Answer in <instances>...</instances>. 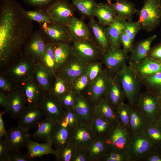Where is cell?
Instances as JSON below:
<instances>
[{"label": "cell", "mask_w": 161, "mask_h": 161, "mask_svg": "<svg viewBox=\"0 0 161 161\" xmlns=\"http://www.w3.org/2000/svg\"><path fill=\"white\" fill-rule=\"evenodd\" d=\"M88 64L74 54L70 61L58 71V75L71 86L76 78L86 72Z\"/></svg>", "instance_id": "4fadbf2b"}, {"label": "cell", "mask_w": 161, "mask_h": 161, "mask_svg": "<svg viewBox=\"0 0 161 161\" xmlns=\"http://www.w3.org/2000/svg\"><path fill=\"white\" fill-rule=\"evenodd\" d=\"M138 13L141 29L148 32H152L161 21V0H144Z\"/></svg>", "instance_id": "3957f363"}, {"label": "cell", "mask_w": 161, "mask_h": 161, "mask_svg": "<svg viewBox=\"0 0 161 161\" xmlns=\"http://www.w3.org/2000/svg\"><path fill=\"white\" fill-rule=\"evenodd\" d=\"M55 80L50 95L58 99L72 89L71 86L58 75L56 74Z\"/></svg>", "instance_id": "d590c367"}, {"label": "cell", "mask_w": 161, "mask_h": 161, "mask_svg": "<svg viewBox=\"0 0 161 161\" xmlns=\"http://www.w3.org/2000/svg\"><path fill=\"white\" fill-rule=\"evenodd\" d=\"M0 88L2 91L8 92V94L13 91L11 83L7 79L2 76L0 77Z\"/></svg>", "instance_id": "91938a15"}, {"label": "cell", "mask_w": 161, "mask_h": 161, "mask_svg": "<svg viewBox=\"0 0 161 161\" xmlns=\"http://www.w3.org/2000/svg\"><path fill=\"white\" fill-rule=\"evenodd\" d=\"M26 57L13 67L11 71L13 75L23 81L30 77V74L34 70L35 65L32 64L33 60L26 55Z\"/></svg>", "instance_id": "d6a6232c"}, {"label": "cell", "mask_w": 161, "mask_h": 161, "mask_svg": "<svg viewBox=\"0 0 161 161\" xmlns=\"http://www.w3.org/2000/svg\"><path fill=\"white\" fill-rule=\"evenodd\" d=\"M89 84L86 72L76 78L71 85L72 89L76 93L82 94Z\"/></svg>", "instance_id": "681fc988"}, {"label": "cell", "mask_w": 161, "mask_h": 161, "mask_svg": "<svg viewBox=\"0 0 161 161\" xmlns=\"http://www.w3.org/2000/svg\"><path fill=\"white\" fill-rule=\"evenodd\" d=\"M47 44L39 30H36L24 45L25 55L32 59L41 60L45 52Z\"/></svg>", "instance_id": "5bb4252c"}, {"label": "cell", "mask_w": 161, "mask_h": 161, "mask_svg": "<svg viewBox=\"0 0 161 161\" xmlns=\"http://www.w3.org/2000/svg\"><path fill=\"white\" fill-rule=\"evenodd\" d=\"M102 60L88 64L86 72L89 84L95 79L102 73L104 69Z\"/></svg>", "instance_id": "7dc6e473"}, {"label": "cell", "mask_w": 161, "mask_h": 161, "mask_svg": "<svg viewBox=\"0 0 161 161\" xmlns=\"http://www.w3.org/2000/svg\"><path fill=\"white\" fill-rule=\"evenodd\" d=\"M144 161H161V157L152 151L147 155Z\"/></svg>", "instance_id": "be15d7a7"}, {"label": "cell", "mask_w": 161, "mask_h": 161, "mask_svg": "<svg viewBox=\"0 0 161 161\" xmlns=\"http://www.w3.org/2000/svg\"><path fill=\"white\" fill-rule=\"evenodd\" d=\"M72 4L77 10L84 18L94 17L93 13L97 4L95 0H71Z\"/></svg>", "instance_id": "e575fe53"}, {"label": "cell", "mask_w": 161, "mask_h": 161, "mask_svg": "<svg viewBox=\"0 0 161 161\" xmlns=\"http://www.w3.org/2000/svg\"><path fill=\"white\" fill-rule=\"evenodd\" d=\"M8 95H6L5 93L1 91L0 92V105L3 107L5 110H6L8 103Z\"/></svg>", "instance_id": "6125c7cd"}, {"label": "cell", "mask_w": 161, "mask_h": 161, "mask_svg": "<svg viewBox=\"0 0 161 161\" xmlns=\"http://www.w3.org/2000/svg\"><path fill=\"white\" fill-rule=\"evenodd\" d=\"M55 44L47 43L45 52L41 60L44 65L55 75Z\"/></svg>", "instance_id": "ab89813d"}, {"label": "cell", "mask_w": 161, "mask_h": 161, "mask_svg": "<svg viewBox=\"0 0 161 161\" xmlns=\"http://www.w3.org/2000/svg\"><path fill=\"white\" fill-rule=\"evenodd\" d=\"M130 65L142 80L149 76L161 72V62L148 57L137 64Z\"/></svg>", "instance_id": "cb8c5ba5"}, {"label": "cell", "mask_w": 161, "mask_h": 161, "mask_svg": "<svg viewBox=\"0 0 161 161\" xmlns=\"http://www.w3.org/2000/svg\"><path fill=\"white\" fill-rule=\"evenodd\" d=\"M34 71L37 83L42 89L46 92L50 90L53 73L44 64L38 63L35 65Z\"/></svg>", "instance_id": "1f68e13d"}, {"label": "cell", "mask_w": 161, "mask_h": 161, "mask_svg": "<svg viewBox=\"0 0 161 161\" xmlns=\"http://www.w3.org/2000/svg\"><path fill=\"white\" fill-rule=\"evenodd\" d=\"M74 112L72 109L65 110L63 116L58 121V125L69 129L72 126L76 120L75 113Z\"/></svg>", "instance_id": "816d5d0a"}, {"label": "cell", "mask_w": 161, "mask_h": 161, "mask_svg": "<svg viewBox=\"0 0 161 161\" xmlns=\"http://www.w3.org/2000/svg\"><path fill=\"white\" fill-rule=\"evenodd\" d=\"M141 29V26L139 21H126L124 30L131 42H134L136 36L138 31Z\"/></svg>", "instance_id": "f907efd6"}, {"label": "cell", "mask_w": 161, "mask_h": 161, "mask_svg": "<svg viewBox=\"0 0 161 161\" xmlns=\"http://www.w3.org/2000/svg\"><path fill=\"white\" fill-rule=\"evenodd\" d=\"M56 0H23L27 4L34 7L35 9L45 10Z\"/></svg>", "instance_id": "db71d44e"}, {"label": "cell", "mask_w": 161, "mask_h": 161, "mask_svg": "<svg viewBox=\"0 0 161 161\" xmlns=\"http://www.w3.org/2000/svg\"><path fill=\"white\" fill-rule=\"evenodd\" d=\"M38 24L39 30L47 43L72 42L67 26L53 22Z\"/></svg>", "instance_id": "8992f818"}, {"label": "cell", "mask_w": 161, "mask_h": 161, "mask_svg": "<svg viewBox=\"0 0 161 161\" xmlns=\"http://www.w3.org/2000/svg\"><path fill=\"white\" fill-rule=\"evenodd\" d=\"M142 81L146 91L157 95L161 92V72L144 78Z\"/></svg>", "instance_id": "8d00e7d4"}, {"label": "cell", "mask_w": 161, "mask_h": 161, "mask_svg": "<svg viewBox=\"0 0 161 161\" xmlns=\"http://www.w3.org/2000/svg\"><path fill=\"white\" fill-rule=\"evenodd\" d=\"M131 106L124 102L116 109L117 121L123 125L130 134V113Z\"/></svg>", "instance_id": "f35d334b"}, {"label": "cell", "mask_w": 161, "mask_h": 161, "mask_svg": "<svg viewBox=\"0 0 161 161\" xmlns=\"http://www.w3.org/2000/svg\"><path fill=\"white\" fill-rule=\"evenodd\" d=\"M39 105L26 107L18 119V126L29 130L37 126L44 116Z\"/></svg>", "instance_id": "e0dca14e"}, {"label": "cell", "mask_w": 161, "mask_h": 161, "mask_svg": "<svg viewBox=\"0 0 161 161\" xmlns=\"http://www.w3.org/2000/svg\"><path fill=\"white\" fill-rule=\"evenodd\" d=\"M51 140L46 143H40L30 140L27 147L29 157L31 159L49 154H54L55 151L52 148Z\"/></svg>", "instance_id": "f546056e"}, {"label": "cell", "mask_w": 161, "mask_h": 161, "mask_svg": "<svg viewBox=\"0 0 161 161\" xmlns=\"http://www.w3.org/2000/svg\"><path fill=\"white\" fill-rule=\"evenodd\" d=\"M143 133L154 145L161 142V127L154 122L149 123Z\"/></svg>", "instance_id": "7bdbcfd3"}, {"label": "cell", "mask_w": 161, "mask_h": 161, "mask_svg": "<svg viewBox=\"0 0 161 161\" xmlns=\"http://www.w3.org/2000/svg\"><path fill=\"white\" fill-rule=\"evenodd\" d=\"M67 27L72 42L92 39L89 27L83 19L74 16Z\"/></svg>", "instance_id": "44dd1931"}, {"label": "cell", "mask_w": 161, "mask_h": 161, "mask_svg": "<svg viewBox=\"0 0 161 161\" xmlns=\"http://www.w3.org/2000/svg\"><path fill=\"white\" fill-rule=\"evenodd\" d=\"M130 136V133L117 121L114 125L105 138L106 143L110 147L116 148L126 153Z\"/></svg>", "instance_id": "8fae6325"}, {"label": "cell", "mask_w": 161, "mask_h": 161, "mask_svg": "<svg viewBox=\"0 0 161 161\" xmlns=\"http://www.w3.org/2000/svg\"><path fill=\"white\" fill-rule=\"evenodd\" d=\"M130 106V127L131 135L143 133L150 123L137 105Z\"/></svg>", "instance_id": "d4e9b609"}, {"label": "cell", "mask_w": 161, "mask_h": 161, "mask_svg": "<svg viewBox=\"0 0 161 161\" xmlns=\"http://www.w3.org/2000/svg\"><path fill=\"white\" fill-rule=\"evenodd\" d=\"M90 103L81 93H76V102L72 109L80 119L87 120L92 110Z\"/></svg>", "instance_id": "836d02e7"}, {"label": "cell", "mask_w": 161, "mask_h": 161, "mask_svg": "<svg viewBox=\"0 0 161 161\" xmlns=\"http://www.w3.org/2000/svg\"><path fill=\"white\" fill-rule=\"evenodd\" d=\"M24 12L26 16L32 21H36L38 23L52 22L44 10L38 9L25 10L24 9Z\"/></svg>", "instance_id": "ee69618b"}, {"label": "cell", "mask_w": 161, "mask_h": 161, "mask_svg": "<svg viewBox=\"0 0 161 161\" xmlns=\"http://www.w3.org/2000/svg\"><path fill=\"white\" fill-rule=\"evenodd\" d=\"M58 126V121L45 117L38 123L32 136L34 139L46 142L50 140Z\"/></svg>", "instance_id": "4316f807"}, {"label": "cell", "mask_w": 161, "mask_h": 161, "mask_svg": "<svg viewBox=\"0 0 161 161\" xmlns=\"http://www.w3.org/2000/svg\"><path fill=\"white\" fill-rule=\"evenodd\" d=\"M39 105L45 117L57 121L62 117L65 111L58 99L49 93L44 94Z\"/></svg>", "instance_id": "2e32d148"}, {"label": "cell", "mask_w": 161, "mask_h": 161, "mask_svg": "<svg viewBox=\"0 0 161 161\" xmlns=\"http://www.w3.org/2000/svg\"><path fill=\"white\" fill-rule=\"evenodd\" d=\"M94 109L100 117L114 124L117 122L115 109L104 96L94 106Z\"/></svg>", "instance_id": "4dcf8cb0"}, {"label": "cell", "mask_w": 161, "mask_h": 161, "mask_svg": "<svg viewBox=\"0 0 161 161\" xmlns=\"http://www.w3.org/2000/svg\"><path fill=\"white\" fill-rule=\"evenodd\" d=\"M74 138L77 144L83 145L91 141V134L87 127L81 125L77 128L74 134Z\"/></svg>", "instance_id": "f6af8a7d"}, {"label": "cell", "mask_w": 161, "mask_h": 161, "mask_svg": "<svg viewBox=\"0 0 161 161\" xmlns=\"http://www.w3.org/2000/svg\"><path fill=\"white\" fill-rule=\"evenodd\" d=\"M121 43L123 49L127 53H130L131 52L134 45L126 33L124 29L121 35Z\"/></svg>", "instance_id": "6f0895ef"}, {"label": "cell", "mask_w": 161, "mask_h": 161, "mask_svg": "<svg viewBox=\"0 0 161 161\" xmlns=\"http://www.w3.org/2000/svg\"><path fill=\"white\" fill-rule=\"evenodd\" d=\"M0 139V161H8L10 151L9 148L4 139Z\"/></svg>", "instance_id": "9f6ffc18"}, {"label": "cell", "mask_w": 161, "mask_h": 161, "mask_svg": "<svg viewBox=\"0 0 161 161\" xmlns=\"http://www.w3.org/2000/svg\"><path fill=\"white\" fill-rule=\"evenodd\" d=\"M74 54L87 64L102 60L103 53L92 39L72 42Z\"/></svg>", "instance_id": "52a82bcc"}, {"label": "cell", "mask_w": 161, "mask_h": 161, "mask_svg": "<svg viewBox=\"0 0 161 161\" xmlns=\"http://www.w3.org/2000/svg\"><path fill=\"white\" fill-rule=\"evenodd\" d=\"M147 57L161 62V40L159 43L151 48Z\"/></svg>", "instance_id": "11a10c76"}, {"label": "cell", "mask_w": 161, "mask_h": 161, "mask_svg": "<svg viewBox=\"0 0 161 161\" xmlns=\"http://www.w3.org/2000/svg\"><path fill=\"white\" fill-rule=\"evenodd\" d=\"M129 55L123 48L110 49L104 53L102 61L105 69L111 75L116 74L126 63Z\"/></svg>", "instance_id": "30bf717a"}, {"label": "cell", "mask_w": 161, "mask_h": 161, "mask_svg": "<svg viewBox=\"0 0 161 161\" xmlns=\"http://www.w3.org/2000/svg\"><path fill=\"white\" fill-rule=\"evenodd\" d=\"M87 160V157L84 154L79 153L75 156L74 160L75 161H85Z\"/></svg>", "instance_id": "e7e4bbea"}, {"label": "cell", "mask_w": 161, "mask_h": 161, "mask_svg": "<svg viewBox=\"0 0 161 161\" xmlns=\"http://www.w3.org/2000/svg\"><path fill=\"white\" fill-rule=\"evenodd\" d=\"M109 147L106 143L105 137H102L92 143L90 148V154L92 156L101 157L103 158Z\"/></svg>", "instance_id": "b9f144b4"}, {"label": "cell", "mask_w": 161, "mask_h": 161, "mask_svg": "<svg viewBox=\"0 0 161 161\" xmlns=\"http://www.w3.org/2000/svg\"><path fill=\"white\" fill-rule=\"evenodd\" d=\"M157 37V35H154L138 41L134 45L129 55V64H135L147 57L151 48V44Z\"/></svg>", "instance_id": "ffe728a7"}, {"label": "cell", "mask_w": 161, "mask_h": 161, "mask_svg": "<svg viewBox=\"0 0 161 161\" xmlns=\"http://www.w3.org/2000/svg\"><path fill=\"white\" fill-rule=\"evenodd\" d=\"M22 91L28 106L39 105L44 93H43L39 85L30 77L23 81Z\"/></svg>", "instance_id": "d6986e66"}, {"label": "cell", "mask_w": 161, "mask_h": 161, "mask_svg": "<svg viewBox=\"0 0 161 161\" xmlns=\"http://www.w3.org/2000/svg\"><path fill=\"white\" fill-rule=\"evenodd\" d=\"M76 93L71 89L58 99L61 105L65 110L72 109L76 102Z\"/></svg>", "instance_id": "f5cc1de1"}, {"label": "cell", "mask_w": 161, "mask_h": 161, "mask_svg": "<svg viewBox=\"0 0 161 161\" xmlns=\"http://www.w3.org/2000/svg\"><path fill=\"white\" fill-rule=\"evenodd\" d=\"M103 160L106 161H128L125 152L112 147H109Z\"/></svg>", "instance_id": "c3c4849f"}, {"label": "cell", "mask_w": 161, "mask_h": 161, "mask_svg": "<svg viewBox=\"0 0 161 161\" xmlns=\"http://www.w3.org/2000/svg\"><path fill=\"white\" fill-rule=\"evenodd\" d=\"M73 153V145L69 142L64 145L57 148L54 154L59 160L69 161L72 158Z\"/></svg>", "instance_id": "bcb514c9"}, {"label": "cell", "mask_w": 161, "mask_h": 161, "mask_svg": "<svg viewBox=\"0 0 161 161\" xmlns=\"http://www.w3.org/2000/svg\"><path fill=\"white\" fill-rule=\"evenodd\" d=\"M16 0L0 4V60L5 63L18 53L33 33L32 21Z\"/></svg>", "instance_id": "6da1fadb"}, {"label": "cell", "mask_w": 161, "mask_h": 161, "mask_svg": "<svg viewBox=\"0 0 161 161\" xmlns=\"http://www.w3.org/2000/svg\"><path fill=\"white\" fill-rule=\"evenodd\" d=\"M6 110L14 119L18 118L25 108L26 100L22 91H12L8 94Z\"/></svg>", "instance_id": "7402d4cb"}, {"label": "cell", "mask_w": 161, "mask_h": 161, "mask_svg": "<svg viewBox=\"0 0 161 161\" xmlns=\"http://www.w3.org/2000/svg\"><path fill=\"white\" fill-rule=\"evenodd\" d=\"M109 4L117 17L125 21H132L133 16L139 11L134 3L127 0H116L115 2Z\"/></svg>", "instance_id": "484cf974"}, {"label": "cell", "mask_w": 161, "mask_h": 161, "mask_svg": "<svg viewBox=\"0 0 161 161\" xmlns=\"http://www.w3.org/2000/svg\"><path fill=\"white\" fill-rule=\"evenodd\" d=\"M94 18L89 19L88 25L92 40L104 53L110 49L106 27L99 24Z\"/></svg>", "instance_id": "9a60e30c"}, {"label": "cell", "mask_w": 161, "mask_h": 161, "mask_svg": "<svg viewBox=\"0 0 161 161\" xmlns=\"http://www.w3.org/2000/svg\"><path fill=\"white\" fill-rule=\"evenodd\" d=\"M111 76L104 68L82 94L91 105L94 106L104 96Z\"/></svg>", "instance_id": "ba28073f"}, {"label": "cell", "mask_w": 161, "mask_h": 161, "mask_svg": "<svg viewBox=\"0 0 161 161\" xmlns=\"http://www.w3.org/2000/svg\"><path fill=\"white\" fill-rule=\"evenodd\" d=\"M117 74L129 103L136 106L143 85L142 80L130 65L126 63Z\"/></svg>", "instance_id": "7a4b0ae2"}, {"label": "cell", "mask_w": 161, "mask_h": 161, "mask_svg": "<svg viewBox=\"0 0 161 161\" xmlns=\"http://www.w3.org/2000/svg\"><path fill=\"white\" fill-rule=\"evenodd\" d=\"M69 129L58 125L51 139L52 145L57 148L69 142L70 136Z\"/></svg>", "instance_id": "74e56055"}, {"label": "cell", "mask_w": 161, "mask_h": 161, "mask_svg": "<svg viewBox=\"0 0 161 161\" xmlns=\"http://www.w3.org/2000/svg\"><path fill=\"white\" fill-rule=\"evenodd\" d=\"M107 2V3L109 4H110L112 3V2L114 1H116V0H105Z\"/></svg>", "instance_id": "003e7915"}, {"label": "cell", "mask_w": 161, "mask_h": 161, "mask_svg": "<svg viewBox=\"0 0 161 161\" xmlns=\"http://www.w3.org/2000/svg\"><path fill=\"white\" fill-rule=\"evenodd\" d=\"M7 112L6 110L1 112L0 114V139L4 137L6 134L7 131L5 129L4 122L2 118V115Z\"/></svg>", "instance_id": "94428289"}, {"label": "cell", "mask_w": 161, "mask_h": 161, "mask_svg": "<svg viewBox=\"0 0 161 161\" xmlns=\"http://www.w3.org/2000/svg\"><path fill=\"white\" fill-rule=\"evenodd\" d=\"M154 146L143 132L131 134L126 151L128 161H144Z\"/></svg>", "instance_id": "277c9868"}, {"label": "cell", "mask_w": 161, "mask_h": 161, "mask_svg": "<svg viewBox=\"0 0 161 161\" xmlns=\"http://www.w3.org/2000/svg\"><path fill=\"white\" fill-rule=\"evenodd\" d=\"M104 97L115 109L126 98L116 74L111 75Z\"/></svg>", "instance_id": "ac0fdd59"}, {"label": "cell", "mask_w": 161, "mask_h": 161, "mask_svg": "<svg viewBox=\"0 0 161 161\" xmlns=\"http://www.w3.org/2000/svg\"><path fill=\"white\" fill-rule=\"evenodd\" d=\"M114 124L109 121L97 116L94 120L93 129L98 134L105 137L110 132Z\"/></svg>", "instance_id": "60d3db41"}, {"label": "cell", "mask_w": 161, "mask_h": 161, "mask_svg": "<svg viewBox=\"0 0 161 161\" xmlns=\"http://www.w3.org/2000/svg\"><path fill=\"white\" fill-rule=\"evenodd\" d=\"M32 160L27 154H24L20 151H10L8 161H30Z\"/></svg>", "instance_id": "680465c9"}, {"label": "cell", "mask_w": 161, "mask_h": 161, "mask_svg": "<svg viewBox=\"0 0 161 161\" xmlns=\"http://www.w3.org/2000/svg\"><path fill=\"white\" fill-rule=\"evenodd\" d=\"M126 21L116 17L114 21L106 27V30L109 39L110 49L121 48V37L124 29Z\"/></svg>", "instance_id": "83f0119b"}, {"label": "cell", "mask_w": 161, "mask_h": 161, "mask_svg": "<svg viewBox=\"0 0 161 161\" xmlns=\"http://www.w3.org/2000/svg\"><path fill=\"white\" fill-rule=\"evenodd\" d=\"M29 130L20 126L12 127L7 131L4 137L10 151H20L27 145L30 139Z\"/></svg>", "instance_id": "7c38bea8"}, {"label": "cell", "mask_w": 161, "mask_h": 161, "mask_svg": "<svg viewBox=\"0 0 161 161\" xmlns=\"http://www.w3.org/2000/svg\"><path fill=\"white\" fill-rule=\"evenodd\" d=\"M160 103L161 105V92L157 95Z\"/></svg>", "instance_id": "03108f58"}, {"label": "cell", "mask_w": 161, "mask_h": 161, "mask_svg": "<svg viewBox=\"0 0 161 161\" xmlns=\"http://www.w3.org/2000/svg\"><path fill=\"white\" fill-rule=\"evenodd\" d=\"M93 16L97 18L99 24L106 27L110 25L117 17L110 5L102 3L97 4Z\"/></svg>", "instance_id": "f1b7e54d"}, {"label": "cell", "mask_w": 161, "mask_h": 161, "mask_svg": "<svg viewBox=\"0 0 161 161\" xmlns=\"http://www.w3.org/2000/svg\"><path fill=\"white\" fill-rule=\"evenodd\" d=\"M137 106L150 123L155 122L161 110L158 96L147 91L141 93Z\"/></svg>", "instance_id": "9c48e42d"}, {"label": "cell", "mask_w": 161, "mask_h": 161, "mask_svg": "<svg viewBox=\"0 0 161 161\" xmlns=\"http://www.w3.org/2000/svg\"><path fill=\"white\" fill-rule=\"evenodd\" d=\"M75 10L69 0H56L45 11L53 22L67 26Z\"/></svg>", "instance_id": "5b68a950"}, {"label": "cell", "mask_w": 161, "mask_h": 161, "mask_svg": "<svg viewBox=\"0 0 161 161\" xmlns=\"http://www.w3.org/2000/svg\"><path fill=\"white\" fill-rule=\"evenodd\" d=\"M55 73L64 67L74 55L72 42L55 44Z\"/></svg>", "instance_id": "603a6c76"}]
</instances>
